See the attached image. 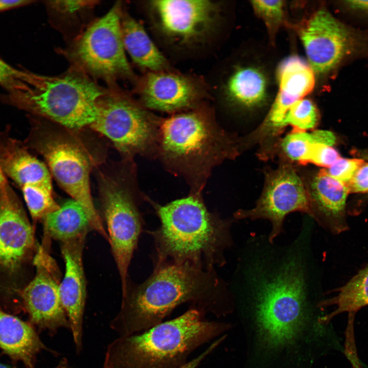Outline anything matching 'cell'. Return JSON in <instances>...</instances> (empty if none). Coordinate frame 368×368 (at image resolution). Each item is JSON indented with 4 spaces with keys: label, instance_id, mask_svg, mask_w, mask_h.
I'll list each match as a JSON object with an SVG mask.
<instances>
[{
    "label": "cell",
    "instance_id": "23",
    "mask_svg": "<svg viewBox=\"0 0 368 368\" xmlns=\"http://www.w3.org/2000/svg\"><path fill=\"white\" fill-rule=\"evenodd\" d=\"M43 219L48 235L61 242L87 234L88 229L91 228L85 210L73 199L65 202Z\"/></svg>",
    "mask_w": 368,
    "mask_h": 368
},
{
    "label": "cell",
    "instance_id": "6",
    "mask_svg": "<svg viewBox=\"0 0 368 368\" xmlns=\"http://www.w3.org/2000/svg\"><path fill=\"white\" fill-rule=\"evenodd\" d=\"M256 314L262 339L270 347L295 338L306 320L305 283L301 267L286 264L257 294Z\"/></svg>",
    "mask_w": 368,
    "mask_h": 368
},
{
    "label": "cell",
    "instance_id": "25",
    "mask_svg": "<svg viewBox=\"0 0 368 368\" xmlns=\"http://www.w3.org/2000/svg\"><path fill=\"white\" fill-rule=\"evenodd\" d=\"M337 291L336 296L319 304L320 307L336 306L332 312L319 319V323L328 324L339 314L344 312L353 314L368 305V264Z\"/></svg>",
    "mask_w": 368,
    "mask_h": 368
},
{
    "label": "cell",
    "instance_id": "39",
    "mask_svg": "<svg viewBox=\"0 0 368 368\" xmlns=\"http://www.w3.org/2000/svg\"><path fill=\"white\" fill-rule=\"evenodd\" d=\"M4 175L0 169V197L6 189Z\"/></svg>",
    "mask_w": 368,
    "mask_h": 368
},
{
    "label": "cell",
    "instance_id": "24",
    "mask_svg": "<svg viewBox=\"0 0 368 368\" xmlns=\"http://www.w3.org/2000/svg\"><path fill=\"white\" fill-rule=\"evenodd\" d=\"M279 90L277 97L291 104L303 99L313 89L315 78L309 64L296 56L287 58L278 70Z\"/></svg>",
    "mask_w": 368,
    "mask_h": 368
},
{
    "label": "cell",
    "instance_id": "28",
    "mask_svg": "<svg viewBox=\"0 0 368 368\" xmlns=\"http://www.w3.org/2000/svg\"><path fill=\"white\" fill-rule=\"evenodd\" d=\"M98 1H50L46 2L50 15L54 20V24H57L62 28L64 24L80 22L81 16L95 8Z\"/></svg>",
    "mask_w": 368,
    "mask_h": 368
},
{
    "label": "cell",
    "instance_id": "14",
    "mask_svg": "<svg viewBox=\"0 0 368 368\" xmlns=\"http://www.w3.org/2000/svg\"><path fill=\"white\" fill-rule=\"evenodd\" d=\"M40 246L35 257L36 272L22 297L33 324L54 335L60 328L70 330L59 292V273L55 261Z\"/></svg>",
    "mask_w": 368,
    "mask_h": 368
},
{
    "label": "cell",
    "instance_id": "32",
    "mask_svg": "<svg viewBox=\"0 0 368 368\" xmlns=\"http://www.w3.org/2000/svg\"><path fill=\"white\" fill-rule=\"evenodd\" d=\"M341 156L333 146L315 144L310 152L308 163L328 169L337 162Z\"/></svg>",
    "mask_w": 368,
    "mask_h": 368
},
{
    "label": "cell",
    "instance_id": "11",
    "mask_svg": "<svg viewBox=\"0 0 368 368\" xmlns=\"http://www.w3.org/2000/svg\"><path fill=\"white\" fill-rule=\"evenodd\" d=\"M305 51L313 71L329 73L342 64L368 57V32L353 28L320 9L300 31Z\"/></svg>",
    "mask_w": 368,
    "mask_h": 368
},
{
    "label": "cell",
    "instance_id": "22",
    "mask_svg": "<svg viewBox=\"0 0 368 368\" xmlns=\"http://www.w3.org/2000/svg\"><path fill=\"white\" fill-rule=\"evenodd\" d=\"M266 80L259 70L249 66L236 68L223 86L224 93L231 102L245 107L261 104L266 94Z\"/></svg>",
    "mask_w": 368,
    "mask_h": 368
},
{
    "label": "cell",
    "instance_id": "1",
    "mask_svg": "<svg viewBox=\"0 0 368 368\" xmlns=\"http://www.w3.org/2000/svg\"><path fill=\"white\" fill-rule=\"evenodd\" d=\"M224 290L214 270L189 263L155 265L145 281L127 291L110 327L119 337L137 334L163 322L186 303L205 313L221 316L224 313Z\"/></svg>",
    "mask_w": 368,
    "mask_h": 368
},
{
    "label": "cell",
    "instance_id": "26",
    "mask_svg": "<svg viewBox=\"0 0 368 368\" xmlns=\"http://www.w3.org/2000/svg\"><path fill=\"white\" fill-rule=\"evenodd\" d=\"M316 144L312 131H292L280 140L276 153L280 151L282 159L302 165L308 164L313 145Z\"/></svg>",
    "mask_w": 368,
    "mask_h": 368
},
{
    "label": "cell",
    "instance_id": "36",
    "mask_svg": "<svg viewBox=\"0 0 368 368\" xmlns=\"http://www.w3.org/2000/svg\"><path fill=\"white\" fill-rule=\"evenodd\" d=\"M221 341L219 339L214 340L204 351L198 356L188 361L178 368H197L201 363L212 353L219 344Z\"/></svg>",
    "mask_w": 368,
    "mask_h": 368
},
{
    "label": "cell",
    "instance_id": "30",
    "mask_svg": "<svg viewBox=\"0 0 368 368\" xmlns=\"http://www.w3.org/2000/svg\"><path fill=\"white\" fill-rule=\"evenodd\" d=\"M282 1H253L256 13L264 20L271 32L278 28L284 18V3Z\"/></svg>",
    "mask_w": 368,
    "mask_h": 368
},
{
    "label": "cell",
    "instance_id": "19",
    "mask_svg": "<svg viewBox=\"0 0 368 368\" xmlns=\"http://www.w3.org/2000/svg\"><path fill=\"white\" fill-rule=\"evenodd\" d=\"M0 169L20 188L26 185L52 187V176L46 164L11 138L0 142Z\"/></svg>",
    "mask_w": 368,
    "mask_h": 368
},
{
    "label": "cell",
    "instance_id": "40",
    "mask_svg": "<svg viewBox=\"0 0 368 368\" xmlns=\"http://www.w3.org/2000/svg\"><path fill=\"white\" fill-rule=\"evenodd\" d=\"M0 368H11V367L8 366L6 365L3 364L2 363H0Z\"/></svg>",
    "mask_w": 368,
    "mask_h": 368
},
{
    "label": "cell",
    "instance_id": "29",
    "mask_svg": "<svg viewBox=\"0 0 368 368\" xmlns=\"http://www.w3.org/2000/svg\"><path fill=\"white\" fill-rule=\"evenodd\" d=\"M318 109L311 100L302 99L290 107L286 115L285 125L293 128V131H307L314 129L319 123Z\"/></svg>",
    "mask_w": 368,
    "mask_h": 368
},
{
    "label": "cell",
    "instance_id": "16",
    "mask_svg": "<svg viewBox=\"0 0 368 368\" xmlns=\"http://www.w3.org/2000/svg\"><path fill=\"white\" fill-rule=\"evenodd\" d=\"M87 234L62 242L65 272L59 285L61 302L67 315L76 352L83 347V323L86 301V282L83 250Z\"/></svg>",
    "mask_w": 368,
    "mask_h": 368
},
{
    "label": "cell",
    "instance_id": "2",
    "mask_svg": "<svg viewBox=\"0 0 368 368\" xmlns=\"http://www.w3.org/2000/svg\"><path fill=\"white\" fill-rule=\"evenodd\" d=\"M160 221L151 231L155 265L189 263L207 270L225 263V249L232 243V220L210 213L197 197L190 196L156 205Z\"/></svg>",
    "mask_w": 368,
    "mask_h": 368
},
{
    "label": "cell",
    "instance_id": "3",
    "mask_svg": "<svg viewBox=\"0 0 368 368\" xmlns=\"http://www.w3.org/2000/svg\"><path fill=\"white\" fill-rule=\"evenodd\" d=\"M191 308L180 316L107 346L103 368H178L198 348L221 335L228 324L205 318Z\"/></svg>",
    "mask_w": 368,
    "mask_h": 368
},
{
    "label": "cell",
    "instance_id": "34",
    "mask_svg": "<svg viewBox=\"0 0 368 368\" xmlns=\"http://www.w3.org/2000/svg\"><path fill=\"white\" fill-rule=\"evenodd\" d=\"M347 186L349 193H368V162L358 169Z\"/></svg>",
    "mask_w": 368,
    "mask_h": 368
},
{
    "label": "cell",
    "instance_id": "38",
    "mask_svg": "<svg viewBox=\"0 0 368 368\" xmlns=\"http://www.w3.org/2000/svg\"><path fill=\"white\" fill-rule=\"evenodd\" d=\"M54 368H73L66 358L61 359Z\"/></svg>",
    "mask_w": 368,
    "mask_h": 368
},
{
    "label": "cell",
    "instance_id": "13",
    "mask_svg": "<svg viewBox=\"0 0 368 368\" xmlns=\"http://www.w3.org/2000/svg\"><path fill=\"white\" fill-rule=\"evenodd\" d=\"M157 31L169 43L190 47L203 43L214 32L219 4L206 0H155L148 4Z\"/></svg>",
    "mask_w": 368,
    "mask_h": 368
},
{
    "label": "cell",
    "instance_id": "35",
    "mask_svg": "<svg viewBox=\"0 0 368 368\" xmlns=\"http://www.w3.org/2000/svg\"><path fill=\"white\" fill-rule=\"evenodd\" d=\"M341 5L348 12L368 18V1H344Z\"/></svg>",
    "mask_w": 368,
    "mask_h": 368
},
{
    "label": "cell",
    "instance_id": "7",
    "mask_svg": "<svg viewBox=\"0 0 368 368\" xmlns=\"http://www.w3.org/2000/svg\"><path fill=\"white\" fill-rule=\"evenodd\" d=\"M122 11L120 2L116 3L74 39L66 53L72 66L113 87L117 80L134 78L125 53Z\"/></svg>",
    "mask_w": 368,
    "mask_h": 368
},
{
    "label": "cell",
    "instance_id": "5",
    "mask_svg": "<svg viewBox=\"0 0 368 368\" xmlns=\"http://www.w3.org/2000/svg\"><path fill=\"white\" fill-rule=\"evenodd\" d=\"M76 130L48 123L36 126L30 143L43 157L58 185L84 208L91 228L108 241L90 191V175L95 159Z\"/></svg>",
    "mask_w": 368,
    "mask_h": 368
},
{
    "label": "cell",
    "instance_id": "17",
    "mask_svg": "<svg viewBox=\"0 0 368 368\" xmlns=\"http://www.w3.org/2000/svg\"><path fill=\"white\" fill-rule=\"evenodd\" d=\"M302 178L308 195L311 217L332 234L347 231L346 208L350 194L347 186L330 176L326 169L312 172Z\"/></svg>",
    "mask_w": 368,
    "mask_h": 368
},
{
    "label": "cell",
    "instance_id": "8",
    "mask_svg": "<svg viewBox=\"0 0 368 368\" xmlns=\"http://www.w3.org/2000/svg\"><path fill=\"white\" fill-rule=\"evenodd\" d=\"M163 155L172 162L191 166L234 157L240 151L228 136L216 128L203 113L194 110L173 116L161 127Z\"/></svg>",
    "mask_w": 368,
    "mask_h": 368
},
{
    "label": "cell",
    "instance_id": "37",
    "mask_svg": "<svg viewBox=\"0 0 368 368\" xmlns=\"http://www.w3.org/2000/svg\"><path fill=\"white\" fill-rule=\"evenodd\" d=\"M35 1L28 0H0V12L28 5Z\"/></svg>",
    "mask_w": 368,
    "mask_h": 368
},
{
    "label": "cell",
    "instance_id": "10",
    "mask_svg": "<svg viewBox=\"0 0 368 368\" xmlns=\"http://www.w3.org/2000/svg\"><path fill=\"white\" fill-rule=\"evenodd\" d=\"M99 189L108 241L121 278L123 297L127 290L128 268L142 229V220L122 175L101 173Z\"/></svg>",
    "mask_w": 368,
    "mask_h": 368
},
{
    "label": "cell",
    "instance_id": "33",
    "mask_svg": "<svg viewBox=\"0 0 368 368\" xmlns=\"http://www.w3.org/2000/svg\"><path fill=\"white\" fill-rule=\"evenodd\" d=\"M0 59V84L9 90L17 85L26 74Z\"/></svg>",
    "mask_w": 368,
    "mask_h": 368
},
{
    "label": "cell",
    "instance_id": "9",
    "mask_svg": "<svg viewBox=\"0 0 368 368\" xmlns=\"http://www.w3.org/2000/svg\"><path fill=\"white\" fill-rule=\"evenodd\" d=\"M156 119L144 106L115 87L99 103L96 120L89 126L109 139L123 155L145 153L157 137Z\"/></svg>",
    "mask_w": 368,
    "mask_h": 368
},
{
    "label": "cell",
    "instance_id": "18",
    "mask_svg": "<svg viewBox=\"0 0 368 368\" xmlns=\"http://www.w3.org/2000/svg\"><path fill=\"white\" fill-rule=\"evenodd\" d=\"M7 192L0 197V266L13 269L32 249L34 237L27 218Z\"/></svg>",
    "mask_w": 368,
    "mask_h": 368
},
{
    "label": "cell",
    "instance_id": "31",
    "mask_svg": "<svg viewBox=\"0 0 368 368\" xmlns=\"http://www.w3.org/2000/svg\"><path fill=\"white\" fill-rule=\"evenodd\" d=\"M364 162L362 159L341 157L332 166L326 169L330 176L347 186Z\"/></svg>",
    "mask_w": 368,
    "mask_h": 368
},
{
    "label": "cell",
    "instance_id": "12",
    "mask_svg": "<svg viewBox=\"0 0 368 368\" xmlns=\"http://www.w3.org/2000/svg\"><path fill=\"white\" fill-rule=\"evenodd\" d=\"M264 172V187L255 206L238 211L235 217L269 220L272 225L269 241L272 242L282 233L286 216L300 212L311 217V211L304 181L292 163L282 159L277 168Z\"/></svg>",
    "mask_w": 368,
    "mask_h": 368
},
{
    "label": "cell",
    "instance_id": "20",
    "mask_svg": "<svg viewBox=\"0 0 368 368\" xmlns=\"http://www.w3.org/2000/svg\"><path fill=\"white\" fill-rule=\"evenodd\" d=\"M0 347L14 359L22 362L27 368H34L35 356L48 349L32 326L0 310Z\"/></svg>",
    "mask_w": 368,
    "mask_h": 368
},
{
    "label": "cell",
    "instance_id": "4",
    "mask_svg": "<svg viewBox=\"0 0 368 368\" xmlns=\"http://www.w3.org/2000/svg\"><path fill=\"white\" fill-rule=\"evenodd\" d=\"M107 90L72 66L53 76L27 71L18 84L7 90L6 99L33 114L78 130L96 120L99 102Z\"/></svg>",
    "mask_w": 368,
    "mask_h": 368
},
{
    "label": "cell",
    "instance_id": "27",
    "mask_svg": "<svg viewBox=\"0 0 368 368\" xmlns=\"http://www.w3.org/2000/svg\"><path fill=\"white\" fill-rule=\"evenodd\" d=\"M21 189L30 213L36 220L43 219L59 208L54 199L52 187L26 185Z\"/></svg>",
    "mask_w": 368,
    "mask_h": 368
},
{
    "label": "cell",
    "instance_id": "21",
    "mask_svg": "<svg viewBox=\"0 0 368 368\" xmlns=\"http://www.w3.org/2000/svg\"><path fill=\"white\" fill-rule=\"evenodd\" d=\"M121 21L125 49L136 65L148 72L171 70L167 60L138 21L122 10Z\"/></svg>",
    "mask_w": 368,
    "mask_h": 368
},
{
    "label": "cell",
    "instance_id": "15",
    "mask_svg": "<svg viewBox=\"0 0 368 368\" xmlns=\"http://www.w3.org/2000/svg\"><path fill=\"white\" fill-rule=\"evenodd\" d=\"M137 92L144 107L166 112L192 108L205 94L196 78L171 70L147 72L139 82Z\"/></svg>",
    "mask_w": 368,
    "mask_h": 368
}]
</instances>
